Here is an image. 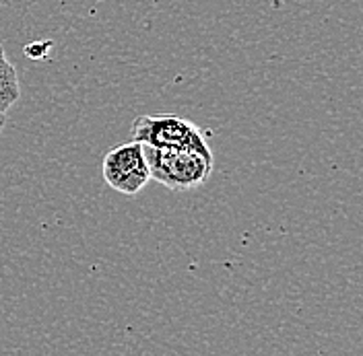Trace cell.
<instances>
[{
	"label": "cell",
	"mask_w": 363,
	"mask_h": 356,
	"mask_svg": "<svg viewBox=\"0 0 363 356\" xmlns=\"http://www.w3.org/2000/svg\"><path fill=\"white\" fill-rule=\"evenodd\" d=\"M21 97V85L17 76V68L11 62V58L4 52V45L0 44V110L9 112Z\"/></svg>",
	"instance_id": "obj_4"
},
{
	"label": "cell",
	"mask_w": 363,
	"mask_h": 356,
	"mask_svg": "<svg viewBox=\"0 0 363 356\" xmlns=\"http://www.w3.org/2000/svg\"><path fill=\"white\" fill-rule=\"evenodd\" d=\"M149 176L172 192L203 185L213 171V155L188 147H149L143 144Z\"/></svg>",
	"instance_id": "obj_1"
},
{
	"label": "cell",
	"mask_w": 363,
	"mask_h": 356,
	"mask_svg": "<svg viewBox=\"0 0 363 356\" xmlns=\"http://www.w3.org/2000/svg\"><path fill=\"white\" fill-rule=\"evenodd\" d=\"M0 2H2V0H0Z\"/></svg>",
	"instance_id": "obj_7"
},
{
	"label": "cell",
	"mask_w": 363,
	"mask_h": 356,
	"mask_svg": "<svg viewBox=\"0 0 363 356\" xmlns=\"http://www.w3.org/2000/svg\"><path fill=\"white\" fill-rule=\"evenodd\" d=\"M4 126H6V112H2L0 110V134L4 130Z\"/></svg>",
	"instance_id": "obj_6"
},
{
	"label": "cell",
	"mask_w": 363,
	"mask_h": 356,
	"mask_svg": "<svg viewBox=\"0 0 363 356\" xmlns=\"http://www.w3.org/2000/svg\"><path fill=\"white\" fill-rule=\"evenodd\" d=\"M130 134L133 140L149 147H188L201 151L204 155H213L201 128L180 115H140L133 122Z\"/></svg>",
	"instance_id": "obj_2"
},
{
	"label": "cell",
	"mask_w": 363,
	"mask_h": 356,
	"mask_svg": "<svg viewBox=\"0 0 363 356\" xmlns=\"http://www.w3.org/2000/svg\"><path fill=\"white\" fill-rule=\"evenodd\" d=\"M101 173L112 190L124 196H136L151 181L143 142L130 140L120 147H113L112 151L104 156Z\"/></svg>",
	"instance_id": "obj_3"
},
{
	"label": "cell",
	"mask_w": 363,
	"mask_h": 356,
	"mask_svg": "<svg viewBox=\"0 0 363 356\" xmlns=\"http://www.w3.org/2000/svg\"><path fill=\"white\" fill-rule=\"evenodd\" d=\"M50 45H52V42H35V44H29L25 45V54L29 56V58H44L45 52L50 50Z\"/></svg>",
	"instance_id": "obj_5"
}]
</instances>
